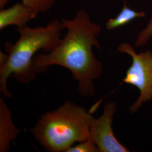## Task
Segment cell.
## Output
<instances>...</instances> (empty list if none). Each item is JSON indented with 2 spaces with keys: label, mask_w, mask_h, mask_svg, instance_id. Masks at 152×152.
Returning <instances> with one entry per match:
<instances>
[{
  "label": "cell",
  "mask_w": 152,
  "mask_h": 152,
  "mask_svg": "<svg viewBox=\"0 0 152 152\" xmlns=\"http://www.w3.org/2000/svg\"><path fill=\"white\" fill-rule=\"evenodd\" d=\"M61 22L64 29H67L65 37L51 52L36 55L33 66L38 74L51 65L64 67L77 82L78 91L82 96H94V81L102 73V64L96 58L93 48L100 49L98 38L102 28L92 22L84 9L77 11L74 18L63 19Z\"/></svg>",
  "instance_id": "cell-1"
},
{
  "label": "cell",
  "mask_w": 152,
  "mask_h": 152,
  "mask_svg": "<svg viewBox=\"0 0 152 152\" xmlns=\"http://www.w3.org/2000/svg\"><path fill=\"white\" fill-rule=\"evenodd\" d=\"M145 14L143 11H136L126 5L124 6L118 15L109 19L105 23V27L109 30H113L130 23L139 18H143Z\"/></svg>",
  "instance_id": "cell-8"
},
{
  "label": "cell",
  "mask_w": 152,
  "mask_h": 152,
  "mask_svg": "<svg viewBox=\"0 0 152 152\" xmlns=\"http://www.w3.org/2000/svg\"><path fill=\"white\" fill-rule=\"evenodd\" d=\"M66 152H99L98 147L89 137L85 141L69 148Z\"/></svg>",
  "instance_id": "cell-10"
},
{
  "label": "cell",
  "mask_w": 152,
  "mask_h": 152,
  "mask_svg": "<svg viewBox=\"0 0 152 152\" xmlns=\"http://www.w3.org/2000/svg\"><path fill=\"white\" fill-rule=\"evenodd\" d=\"M116 109V103L109 102L104 106L103 114L91 122L89 137L98 147L99 152H129L114 135L112 123Z\"/></svg>",
  "instance_id": "cell-5"
},
{
  "label": "cell",
  "mask_w": 152,
  "mask_h": 152,
  "mask_svg": "<svg viewBox=\"0 0 152 152\" xmlns=\"http://www.w3.org/2000/svg\"><path fill=\"white\" fill-rule=\"evenodd\" d=\"M152 37V16L146 27L144 28L138 34L135 41V46L136 48L141 47L147 44Z\"/></svg>",
  "instance_id": "cell-11"
},
{
  "label": "cell",
  "mask_w": 152,
  "mask_h": 152,
  "mask_svg": "<svg viewBox=\"0 0 152 152\" xmlns=\"http://www.w3.org/2000/svg\"><path fill=\"white\" fill-rule=\"evenodd\" d=\"M63 29L58 19L45 27L31 28L26 25L16 29L20 34L19 39L15 44H5L8 54L0 52V91L4 96L12 97L7 85L11 75L23 83H29L36 78L38 73L33 60L36 53L40 50L46 53L53 51L62 40L60 35Z\"/></svg>",
  "instance_id": "cell-2"
},
{
  "label": "cell",
  "mask_w": 152,
  "mask_h": 152,
  "mask_svg": "<svg viewBox=\"0 0 152 152\" xmlns=\"http://www.w3.org/2000/svg\"><path fill=\"white\" fill-rule=\"evenodd\" d=\"M36 17L37 15L22 2L17 3L9 8L1 10L0 30L10 26L22 27Z\"/></svg>",
  "instance_id": "cell-6"
},
{
  "label": "cell",
  "mask_w": 152,
  "mask_h": 152,
  "mask_svg": "<svg viewBox=\"0 0 152 152\" xmlns=\"http://www.w3.org/2000/svg\"><path fill=\"white\" fill-rule=\"evenodd\" d=\"M20 132L13 123L8 106L0 97V152H8L10 142L16 139Z\"/></svg>",
  "instance_id": "cell-7"
},
{
  "label": "cell",
  "mask_w": 152,
  "mask_h": 152,
  "mask_svg": "<svg viewBox=\"0 0 152 152\" xmlns=\"http://www.w3.org/2000/svg\"><path fill=\"white\" fill-rule=\"evenodd\" d=\"M56 0H22V3L37 16L49 11L54 5Z\"/></svg>",
  "instance_id": "cell-9"
},
{
  "label": "cell",
  "mask_w": 152,
  "mask_h": 152,
  "mask_svg": "<svg viewBox=\"0 0 152 152\" xmlns=\"http://www.w3.org/2000/svg\"><path fill=\"white\" fill-rule=\"evenodd\" d=\"M94 118L85 108L66 101L56 109L42 114L31 132L45 151L66 152L76 142L89 138Z\"/></svg>",
  "instance_id": "cell-3"
},
{
  "label": "cell",
  "mask_w": 152,
  "mask_h": 152,
  "mask_svg": "<svg viewBox=\"0 0 152 152\" xmlns=\"http://www.w3.org/2000/svg\"><path fill=\"white\" fill-rule=\"evenodd\" d=\"M117 50L132 58V64L123 81L135 86L140 91L139 98L130 107L131 113H135L142 104L152 99V53L145 51L136 53L130 44L127 42L120 44Z\"/></svg>",
  "instance_id": "cell-4"
},
{
  "label": "cell",
  "mask_w": 152,
  "mask_h": 152,
  "mask_svg": "<svg viewBox=\"0 0 152 152\" xmlns=\"http://www.w3.org/2000/svg\"><path fill=\"white\" fill-rule=\"evenodd\" d=\"M10 0H0V9H4L5 6L6 5V4L9 2Z\"/></svg>",
  "instance_id": "cell-12"
}]
</instances>
